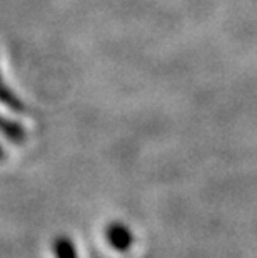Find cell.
Segmentation results:
<instances>
[{"label": "cell", "instance_id": "obj_1", "mask_svg": "<svg viewBox=\"0 0 257 258\" xmlns=\"http://www.w3.org/2000/svg\"><path fill=\"white\" fill-rule=\"evenodd\" d=\"M106 238L109 241V245L117 251H125L130 248L132 245L134 237L132 232L122 223H112L106 228Z\"/></svg>", "mask_w": 257, "mask_h": 258}, {"label": "cell", "instance_id": "obj_2", "mask_svg": "<svg viewBox=\"0 0 257 258\" xmlns=\"http://www.w3.org/2000/svg\"><path fill=\"white\" fill-rule=\"evenodd\" d=\"M54 253L57 258H79L74 241L67 237H59L54 241Z\"/></svg>", "mask_w": 257, "mask_h": 258}, {"label": "cell", "instance_id": "obj_3", "mask_svg": "<svg viewBox=\"0 0 257 258\" xmlns=\"http://www.w3.org/2000/svg\"><path fill=\"white\" fill-rule=\"evenodd\" d=\"M0 102H4L5 105L10 107L12 110H17V112L24 110V105L20 103V100L7 89V87H5L2 80H0Z\"/></svg>", "mask_w": 257, "mask_h": 258}, {"label": "cell", "instance_id": "obj_4", "mask_svg": "<svg viewBox=\"0 0 257 258\" xmlns=\"http://www.w3.org/2000/svg\"><path fill=\"white\" fill-rule=\"evenodd\" d=\"M0 160H4V150L0 148Z\"/></svg>", "mask_w": 257, "mask_h": 258}]
</instances>
